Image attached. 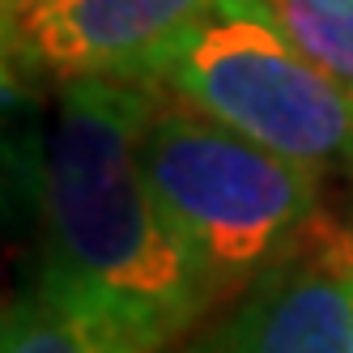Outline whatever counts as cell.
Masks as SVG:
<instances>
[{
    "mask_svg": "<svg viewBox=\"0 0 353 353\" xmlns=\"http://www.w3.org/2000/svg\"><path fill=\"white\" fill-rule=\"evenodd\" d=\"M43 5H52V0H0V17H5V34L17 30L26 17H34Z\"/></svg>",
    "mask_w": 353,
    "mask_h": 353,
    "instance_id": "cell-8",
    "label": "cell"
},
{
    "mask_svg": "<svg viewBox=\"0 0 353 353\" xmlns=\"http://www.w3.org/2000/svg\"><path fill=\"white\" fill-rule=\"evenodd\" d=\"M149 111L137 81H64L43 154V281L107 311L141 353L170 345L217 294L145 183Z\"/></svg>",
    "mask_w": 353,
    "mask_h": 353,
    "instance_id": "cell-1",
    "label": "cell"
},
{
    "mask_svg": "<svg viewBox=\"0 0 353 353\" xmlns=\"http://www.w3.org/2000/svg\"><path fill=\"white\" fill-rule=\"evenodd\" d=\"M213 0H52L5 34L9 64L145 85Z\"/></svg>",
    "mask_w": 353,
    "mask_h": 353,
    "instance_id": "cell-4",
    "label": "cell"
},
{
    "mask_svg": "<svg viewBox=\"0 0 353 353\" xmlns=\"http://www.w3.org/2000/svg\"><path fill=\"white\" fill-rule=\"evenodd\" d=\"M0 353H141L137 341L90 302L39 276L5 307Z\"/></svg>",
    "mask_w": 353,
    "mask_h": 353,
    "instance_id": "cell-6",
    "label": "cell"
},
{
    "mask_svg": "<svg viewBox=\"0 0 353 353\" xmlns=\"http://www.w3.org/2000/svg\"><path fill=\"white\" fill-rule=\"evenodd\" d=\"M145 85L315 174L353 162V85L315 64L260 0H213Z\"/></svg>",
    "mask_w": 353,
    "mask_h": 353,
    "instance_id": "cell-3",
    "label": "cell"
},
{
    "mask_svg": "<svg viewBox=\"0 0 353 353\" xmlns=\"http://www.w3.org/2000/svg\"><path fill=\"white\" fill-rule=\"evenodd\" d=\"M141 170L209 281L260 276L315 221L319 174L188 103H154Z\"/></svg>",
    "mask_w": 353,
    "mask_h": 353,
    "instance_id": "cell-2",
    "label": "cell"
},
{
    "mask_svg": "<svg viewBox=\"0 0 353 353\" xmlns=\"http://www.w3.org/2000/svg\"><path fill=\"white\" fill-rule=\"evenodd\" d=\"M315 64L353 85V0H260Z\"/></svg>",
    "mask_w": 353,
    "mask_h": 353,
    "instance_id": "cell-7",
    "label": "cell"
},
{
    "mask_svg": "<svg viewBox=\"0 0 353 353\" xmlns=\"http://www.w3.org/2000/svg\"><path fill=\"white\" fill-rule=\"evenodd\" d=\"M230 353H353V234L311 221L260 272Z\"/></svg>",
    "mask_w": 353,
    "mask_h": 353,
    "instance_id": "cell-5",
    "label": "cell"
}]
</instances>
